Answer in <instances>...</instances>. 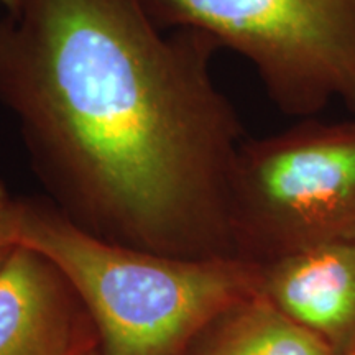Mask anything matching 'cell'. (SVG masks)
Listing matches in <instances>:
<instances>
[{
  "label": "cell",
  "instance_id": "obj_1",
  "mask_svg": "<svg viewBox=\"0 0 355 355\" xmlns=\"http://www.w3.org/2000/svg\"><path fill=\"white\" fill-rule=\"evenodd\" d=\"M145 0H20L0 20V104L53 206L104 241L209 259L230 237L247 139L216 40L162 32Z\"/></svg>",
  "mask_w": 355,
  "mask_h": 355
},
{
  "label": "cell",
  "instance_id": "obj_2",
  "mask_svg": "<svg viewBox=\"0 0 355 355\" xmlns=\"http://www.w3.org/2000/svg\"><path fill=\"white\" fill-rule=\"evenodd\" d=\"M19 245L50 260L99 326L105 355H178L202 326L260 293V266L114 243L20 199Z\"/></svg>",
  "mask_w": 355,
  "mask_h": 355
},
{
  "label": "cell",
  "instance_id": "obj_3",
  "mask_svg": "<svg viewBox=\"0 0 355 355\" xmlns=\"http://www.w3.org/2000/svg\"><path fill=\"white\" fill-rule=\"evenodd\" d=\"M162 28L201 32L255 69L283 114H355V0H145Z\"/></svg>",
  "mask_w": 355,
  "mask_h": 355
},
{
  "label": "cell",
  "instance_id": "obj_4",
  "mask_svg": "<svg viewBox=\"0 0 355 355\" xmlns=\"http://www.w3.org/2000/svg\"><path fill=\"white\" fill-rule=\"evenodd\" d=\"M229 227L230 235L268 243V263L355 239V114L247 137L230 175Z\"/></svg>",
  "mask_w": 355,
  "mask_h": 355
},
{
  "label": "cell",
  "instance_id": "obj_5",
  "mask_svg": "<svg viewBox=\"0 0 355 355\" xmlns=\"http://www.w3.org/2000/svg\"><path fill=\"white\" fill-rule=\"evenodd\" d=\"M260 293L326 340L349 336L355 331V239L319 243L260 266Z\"/></svg>",
  "mask_w": 355,
  "mask_h": 355
},
{
  "label": "cell",
  "instance_id": "obj_6",
  "mask_svg": "<svg viewBox=\"0 0 355 355\" xmlns=\"http://www.w3.org/2000/svg\"><path fill=\"white\" fill-rule=\"evenodd\" d=\"M76 301L50 260L17 247L0 268V355H73Z\"/></svg>",
  "mask_w": 355,
  "mask_h": 355
},
{
  "label": "cell",
  "instance_id": "obj_7",
  "mask_svg": "<svg viewBox=\"0 0 355 355\" xmlns=\"http://www.w3.org/2000/svg\"><path fill=\"white\" fill-rule=\"evenodd\" d=\"M230 324L211 355H334L322 336L286 316L261 293L243 301Z\"/></svg>",
  "mask_w": 355,
  "mask_h": 355
},
{
  "label": "cell",
  "instance_id": "obj_8",
  "mask_svg": "<svg viewBox=\"0 0 355 355\" xmlns=\"http://www.w3.org/2000/svg\"><path fill=\"white\" fill-rule=\"evenodd\" d=\"M19 214L20 199L0 181V268L19 247Z\"/></svg>",
  "mask_w": 355,
  "mask_h": 355
},
{
  "label": "cell",
  "instance_id": "obj_9",
  "mask_svg": "<svg viewBox=\"0 0 355 355\" xmlns=\"http://www.w3.org/2000/svg\"><path fill=\"white\" fill-rule=\"evenodd\" d=\"M0 6L7 8V13H13L17 8H19L20 0H0Z\"/></svg>",
  "mask_w": 355,
  "mask_h": 355
},
{
  "label": "cell",
  "instance_id": "obj_10",
  "mask_svg": "<svg viewBox=\"0 0 355 355\" xmlns=\"http://www.w3.org/2000/svg\"><path fill=\"white\" fill-rule=\"evenodd\" d=\"M350 355H355V352H352V354H350Z\"/></svg>",
  "mask_w": 355,
  "mask_h": 355
}]
</instances>
